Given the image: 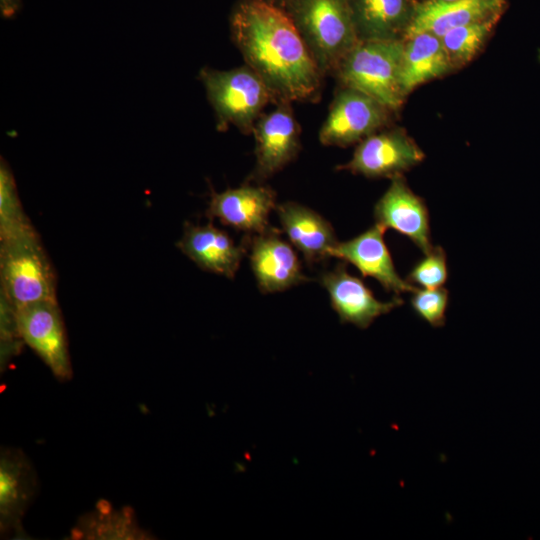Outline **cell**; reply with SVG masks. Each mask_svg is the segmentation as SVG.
<instances>
[{"label":"cell","instance_id":"5bb4252c","mask_svg":"<svg viewBox=\"0 0 540 540\" xmlns=\"http://www.w3.org/2000/svg\"><path fill=\"white\" fill-rule=\"evenodd\" d=\"M374 218L385 229L408 237L424 254L433 248L428 208L402 175L391 178L390 186L375 204Z\"/></svg>","mask_w":540,"mask_h":540},{"label":"cell","instance_id":"d6986e66","mask_svg":"<svg viewBox=\"0 0 540 540\" xmlns=\"http://www.w3.org/2000/svg\"><path fill=\"white\" fill-rule=\"evenodd\" d=\"M359 40L403 39L417 4L413 0H348Z\"/></svg>","mask_w":540,"mask_h":540},{"label":"cell","instance_id":"83f0119b","mask_svg":"<svg viewBox=\"0 0 540 540\" xmlns=\"http://www.w3.org/2000/svg\"><path fill=\"white\" fill-rule=\"evenodd\" d=\"M435 1H453V0H435Z\"/></svg>","mask_w":540,"mask_h":540},{"label":"cell","instance_id":"277c9868","mask_svg":"<svg viewBox=\"0 0 540 540\" xmlns=\"http://www.w3.org/2000/svg\"><path fill=\"white\" fill-rule=\"evenodd\" d=\"M404 40H359L332 76L338 84L366 93L392 111L405 95L401 87Z\"/></svg>","mask_w":540,"mask_h":540},{"label":"cell","instance_id":"3957f363","mask_svg":"<svg viewBox=\"0 0 540 540\" xmlns=\"http://www.w3.org/2000/svg\"><path fill=\"white\" fill-rule=\"evenodd\" d=\"M282 10L324 77L359 41L348 0H287Z\"/></svg>","mask_w":540,"mask_h":540},{"label":"cell","instance_id":"e0dca14e","mask_svg":"<svg viewBox=\"0 0 540 540\" xmlns=\"http://www.w3.org/2000/svg\"><path fill=\"white\" fill-rule=\"evenodd\" d=\"M275 210L289 241L308 264L330 257L331 249L339 241L329 221L297 202L277 204Z\"/></svg>","mask_w":540,"mask_h":540},{"label":"cell","instance_id":"ba28073f","mask_svg":"<svg viewBox=\"0 0 540 540\" xmlns=\"http://www.w3.org/2000/svg\"><path fill=\"white\" fill-rule=\"evenodd\" d=\"M424 157L406 132L383 128L360 141L351 160L337 169L368 178H393L420 164Z\"/></svg>","mask_w":540,"mask_h":540},{"label":"cell","instance_id":"8992f818","mask_svg":"<svg viewBox=\"0 0 540 540\" xmlns=\"http://www.w3.org/2000/svg\"><path fill=\"white\" fill-rule=\"evenodd\" d=\"M393 111L357 89L338 85L319 141L325 146L347 147L386 127Z\"/></svg>","mask_w":540,"mask_h":540},{"label":"cell","instance_id":"9a60e30c","mask_svg":"<svg viewBox=\"0 0 540 540\" xmlns=\"http://www.w3.org/2000/svg\"><path fill=\"white\" fill-rule=\"evenodd\" d=\"M177 247L201 269L232 279L248 250V239L237 245L212 223H187Z\"/></svg>","mask_w":540,"mask_h":540},{"label":"cell","instance_id":"7a4b0ae2","mask_svg":"<svg viewBox=\"0 0 540 540\" xmlns=\"http://www.w3.org/2000/svg\"><path fill=\"white\" fill-rule=\"evenodd\" d=\"M1 296L19 310L54 301L56 278L32 224L0 236Z\"/></svg>","mask_w":540,"mask_h":540},{"label":"cell","instance_id":"9c48e42d","mask_svg":"<svg viewBox=\"0 0 540 540\" xmlns=\"http://www.w3.org/2000/svg\"><path fill=\"white\" fill-rule=\"evenodd\" d=\"M20 336L61 380L72 375L64 324L57 302L33 303L16 310Z\"/></svg>","mask_w":540,"mask_h":540},{"label":"cell","instance_id":"cb8c5ba5","mask_svg":"<svg viewBox=\"0 0 540 540\" xmlns=\"http://www.w3.org/2000/svg\"><path fill=\"white\" fill-rule=\"evenodd\" d=\"M448 279L447 257L441 246L433 247L411 269L407 281L423 288L442 287Z\"/></svg>","mask_w":540,"mask_h":540},{"label":"cell","instance_id":"6da1fadb","mask_svg":"<svg viewBox=\"0 0 540 540\" xmlns=\"http://www.w3.org/2000/svg\"><path fill=\"white\" fill-rule=\"evenodd\" d=\"M229 24L245 64L263 80L275 104L320 99L325 77L282 9L260 0H238Z\"/></svg>","mask_w":540,"mask_h":540},{"label":"cell","instance_id":"4fadbf2b","mask_svg":"<svg viewBox=\"0 0 540 540\" xmlns=\"http://www.w3.org/2000/svg\"><path fill=\"white\" fill-rule=\"evenodd\" d=\"M385 228L375 223L351 240L338 242L330 251V257L354 265L363 277L377 280L382 287L396 296L413 293L417 287L401 278L394 266L384 241Z\"/></svg>","mask_w":540,"mask_h":540},{"label":"cell","instance_id":"30bf717a","mask_svg":"<svg viewBox=\"0 0 540 540\" xmlns=\"http://www.w3.org/2000/svg\"><path fill=\"white\" fill-rule=\"evenodd\" d=\"M276 206V193L271 187L246 182L220 193L212 191L207 216L255 235L271 228L269 216Z\"/></svg>","mask_w":540,"mask_h":540},{"label":"cell","instance_id":"52a82bcc","mask_svg":"<svg viewBox=\"0 0 540 540\" xmlns=\"http://www.w3.org/2000/svg\"><path fill=\"white\" fill-rule=\"evenodd\" d=\"M252 134L256 161L247 182L262 184L292 162L301 149V128L290 102H278L273 110L263 112Z\"/></svg>","mask_w":540,"mask_h":540},{"label":"cell","instance_id":"ffe728a7","mask_svg":"<svg viewBox=\"0 0 540 540\" xmlns=\"http://www.w3.org/2000/svg\"><path fill=\"white\" fill-rule=\"evenodd\" d=\"M403 40L401 87L405 96L453 68L441 39L434 34L423 32Z\"/></svg>","mask_w":540,"mask_h":540},{"label":"cell","instance_id":"d4e9b609","mask_svg":"<svg viewBox=\"0 0 540 540\" xmlns=\"http://www.w3.org/2000/svg\"><path fill=\"white\" fill-rule=\"evenodd\" d=\"M448 302L449 292L443 287L417 288L410 299L414 312L435 328L445 325Z\"/></svg>","mask_w":540,"mask_h":540},{"label":"cell","instance_id":"5b68a950","mask_svg":"<svg viewBox=\"0 0 540 540\" xmlns=\"http://www.w3.org/2000/svg\"><path fill=\"white\" fill-rule=\"evenodd\" d=\"M199 79L220 132L234 126L245 135L252 134L264 108L268 104H275L266 84L246 64L230 70L204 67L199 72Z\"/></svg>","mask_w":540,"mask_h":540},{"label":"cell","instance_id":"7c38bea8","mask_svg":"<svg viewBox=\"0 0 540 540\" xmlns=\"http://www.w3.org/2000/svg\"><path fill=\"white\" fill-rule=\"evenodd\" d=\"M320 283L327 290L331 306L340 321L354 324L360 329L368 328L377 317L403 304L398 296L386 302L376 299L360 278L347 271L344 263L322 273Z\"/></svg>","mask_w":540,"mask_h":540},{"label":"cell","instance_id":"ac0fdd59","mask_svg":"<svg viewBox=\"0 0 540 540\" xmlns=\"http://www.w3.org/2000/svg\"><path fill=\"white\" fill-rule=\"evenodd\" d=\"M36 490V475L19 450L5 449L0 459V524L2 532H19Z\"/></svg>","mask_w":540,"mask_h":540},{"label":"cell","instance_id":"8fae6325","mask_svg":"<svg viewBox=\"0 0 540 540\" xmlns=\"http://www.w3.org/2000/svg\"><path fill=\"white\" fill-rule=\"evenodd\" d=\"M249 259L258 287L263 293L287 290L308 281L300 260L278 230L269 228L248 239Z\"/></svg>","mask_w":540,"mask_h":540},{"label":"cell","instance_id":"4316f807","mask_svg":"<svg viewBox=\"0 0 540 540\" xmlns=\"http://www.w3.org/2000/svg\"><path fill=\"white\" fill-rule=\"evenodd\" d=\"M260 1H263L269 5L282 9L287 0H260Z\"/></svg>","mask_w":540,"mask_h":540},{"label":"cell","instance_id":"44dd1931","mask_svg":"<svg viewBox=\"0 0 540 540\" xmlns=\"http://www.w3.org/2000/svg\"><path fill=\"white\" fill-rule=\"evenodd\" d=\"M499 17L453 28L440 39L453 67L463 65L476 55Z\"/></svg>","mask_w":540,"mask_h":540},{"label":"cell","instance_id":"603a6c76","mask_svg":"<svg viewBox=\"0 0 540 540\" xmlns=\"http://www.w3.org/2000/svg\"><path fill=\"white\" fill-rule=\"evenodd\" d=\"M30 224L25 215L15 185L14 177L3 159L0 165V235Z\"/></svg>","mask_w":540,"mask_h":540},{"label":"cell","instance_id":"2e32d148","mask_svg":"<svg viewBox=\"0 0 540 540\" xmlns=\"http://www.w3.org/2000/svg\"><path fill=\"white\" fill-rule=\"evenodd\" d=\"M505 0H426L416 5L404 37L427 32L441 38L449 30L499 17Z\"/></svg>","mask_w":540,"mask_h":540},{"label":"cell","instance_id":"484cf974","mask_svg":"<svg viewBox=\"0 0 540 540\" xmlns=\"http://www.w3.org/2000/svg\"><path fill=\"white\" fill-rule=\"evenodd\" d=\"M22 5V0H0V12L4 18L15 16Z\"/></svg>","mask_w":540,"mask_h":540},{"label":"cell","instance_id":"7402d4cb","mask_svg":"<svg viewBox=\"0 0 540 540\" xmlns=\"http://www.w3.org/2000/svg\"><path fill=\"white\" fill-rule=\"evenodd\" d=\"M103 504L98 506V513L91 515L86 519L85 536L89 538H120L131 539L141 538V533L135 525L131 512L125 511H109V505L106 503L104 510ZM83 535V537H84Z\"/></svg>","mask_w":540,"mask_h":540}]
</instances>
